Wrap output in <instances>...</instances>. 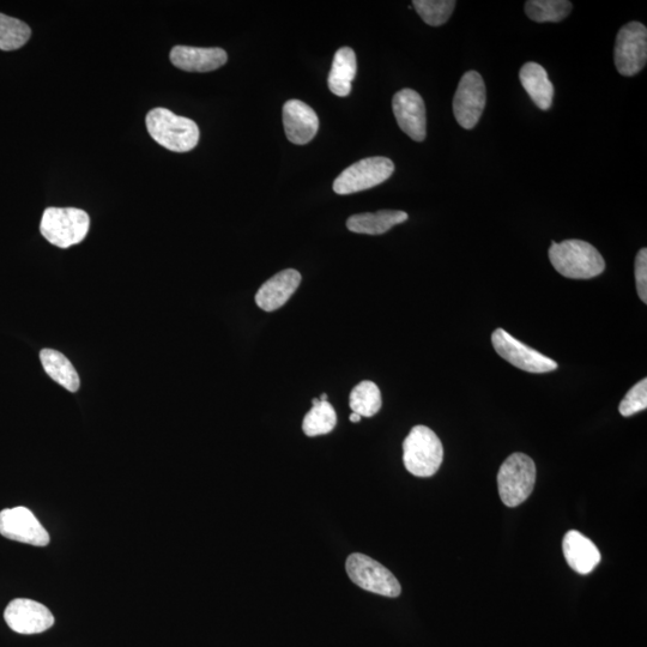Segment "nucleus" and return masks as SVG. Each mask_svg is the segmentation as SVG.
I'll use <instances>...</instances> for the list:
<instances>
[{
  "label": "nucleus",
  "mask_w": 647,
  "mask_h": 647,
  "mask_svg": "<svg viewBox=\"0 0 647 647\" xmlns=\"http://www.w3.org/2000/svg\"><path fill=\"white\" fill-rule=\"evenodd\" d=\"M549 259L560 275L573 280H590L606 270L601 253L583 240H565L560 244L553 241Z\"/></svg>",
  "instance_id": "f257e3e1"
},
{
  "label": "nucleus",
  "mask_w": 647,
  "mask_h": 647,
  "mask_svg": "<svg viewBox=\"0 0 647 647\" xmlns=\"http://www.w3.org/2000/svg\"><path fill=\"white\" fill-rule=\"evenodd\" d=\"M145 122L149 135L163 148L174 153H187L197 147L201 133L198 125L189 118L179 117L166 108H154Z\"/></svg>",
  "instance_id": "f03ea898"
},
{
  "label": "nucleus",
  "mask_w": 647,
  "mask_h": 647,
  "mask_svg": "<svg viewBox=\"0 0 647 647\" xmlns=\"http://www.w3.org/2000/svg\"><path fill=\"white\" fill-rule=\"evenodd\" d=\"M444 461V447L437 434L426 426L411 429L403 443V462L411 475L431 477Z\"/></svg>",
  "instance_id": "7ed1b4c3"
},
{
  "label": "nucleus",
  "mask_w": 647,
  "mask_h": 647,
  "mask_svg": "<svg viewBox=\"0 0 647 647\" xmlns=\"http://www.w3.org/2000/svg\"><path fill=\"white\" fill-rule=\"evenodd\" d=\"M90 228L86 211L76 208H48L42 215L40 231L44 238L60 249L82 243Z\"/></svg>",
  "instance_id": "20e7f679"
},
{
  "label": "nucleus",
  "mask_w": 647,
  "mask_h": 647,
  "mask_svg": "<svg viewBox=\"0 0 647 647\" xmlns=\"http://www.w3.org/2000/svg\"><path fill=\"white\" fill-rule=\"evenodd\" d=\"M536 483V465L524 453H513L498 473L499 495L507 507H517L528 500Z\"/></svg>",
  "instance_id": "39448f33"
},
{
  "label": "nucleus",
  "mask_w": 647,
  "mask_h": 647,
  "mask_svg": "<svg viewBox=\"0 0 647 647\" xmlns=\"http://www.w3.org/2000/svg\"><path fill=\"white\" fill-rule=\"evenodd\" d=\"M346 570L352 582L372 594L395 598L402 594L401 584L388 568L365 554L349 555Z\"/></svg>",
  "instance_id": "423d86ee"
},
{
  "label": "nucleus",
  "mask_w": 647,
  "mask_h": 647,
  "mask_svg": "<svg viewBox=\"0 0 647 647\" xmlns=\"http://www.w3.org/2000/svg\"><path fill=\"white\" fill-rule=\"evenodd\" d=\"M393 172L395 165L388 157H367L340 174L335 180L334 191L344 196L370 190L391 178Z\"/></svg>",
  "instance_id": "0eeeda50"
},
{
  "label": "nucleus",
  "mask_w": 647,
  "mask_h": 647,
  "mask_svg": "<svg viewBox=\"0 0 647 647\" xmlns=\"http://www.w3.org/2000/svg\"><path fill=\"white\" fill-rule=\"evenodd\" d=\"M614 60L619 74L632 77L645 68L647 62V29L643 23L630 22L616 36Z\"/></svg>",
  "instance_id": "6e6552de"
},
{
  "label": "nucleus",
  "mask_w": 647,
  "mask_h": 647,
  "mask_svg": "<svg viewBox=\"0 0 647 647\" xmlns=\"http://www.w3.org/2000/svg\"><path fill=\"white\" fill-rule=\"evenodd\" d=\"M486 104L487 90L482 76L476 71L465 72L453 98V114L457 123L465 130L474 129Z\"/></svg>",
  "instance_id": "1a4fd4ad"
},
{
  "label": "nucleus",
  "mask_w": 647,
  "mask_h": 647,
  "mask_svg": "<svg viewBox=\"0 0 647 647\" xmlns=\"http://www.w3.org/2000/svg\"><path fill=\"white\" fill-rule=\"evenodd\" d=\"M492 343L495 352L519 370L529 373H549L558 368V364L537 350L525 346L504 329L493 332Z\"/></svg>",
  "instance_id": "9d476101"
},
{
  "label": "nucleus",
  "mask_w": 647,
  "mask_h": 647,
  "mask_svg": "<svg viewBox=\"0 0 647 647\" xmlns=\"http://www.w3.org/2000/svg\"><path fill=\"white\" fill-rule=\"evenodd\" d=\"M0 535L11 541L46 547L50 535L27 507L18 506L0 512Z\"/></svg>",
  "instance_id": "9b49d317"
},
{
  "label": "nucleus",
  "mask_w": 647,
  "mask_h": 647,
  "mask_svg": "<svg viewBox=\"0 0 647 647\" xmlns=\"http://www.w3.org/2000/svg\"><path fill=\"white\" fill-rule=\"evenodd\" d=\"M6 624L20 634H39L50 630L54 616L50 609L28 598H16L4 612Z\"/></svg>",
  "instance_id": "f8f14e48"
},
{
  "label": "nucleus",
  "mask_w": 647,
  "mask_h": 647,
  "mask_svg": "<svg viewBox=\"0 0 647 647\" xmlns=\"http://www.w3.org/2000/svg\"><path fill=\"white\" fill-rule=\"evenodd\" d=\"M392 108L399 128L415 142L425 141L426 106L421 95L413 89H403L393 96Z\"/></svg>",
  "instance_id": "ddd939ff"
},
{
  "label": "nucleus",
  "mask_w": 647,
  "mask_h": 647,
  "mask_svg": "<svg viewBox=\"0 0 647 647\" xmlns=\"http://www.w3.org/2000/svg\"><path fill=\"white\" fill-rule=\"evenodd\" d=\"M284 131L290 142L310 143L319 130V119L313 108L300 100H289L283 106Z\"/></svg>",
  "instance_id": "4468645a"
},
{
  "label": "nucleus",
  "mask_w": 647,
  "mask_h": 647,
  "mask_svg": "<svg viewBox=\"0 0 647 647\" xmlns=\"http://www.w3.org/2000/svg\"><path fill=\"white\" fill-rule=\"evenodd\" d=\"M301 275L299 271L287 269L278 272L259 288L256 302L265 312H274L287 304L295 290L299 288Z\"/></svg>",
  "instance_id": "2eb2a0df"
},
{
  "label": "nucleus",
  "mask_w": 647,
  "mask_h": 647,
  "mask_svg": "<svg viewBox=\"0 0 647 647\" xmlns=\"http://www.w3.org/2000/svg\"><path fill=\"white\" fill-rule=\"evenodd\" d=\"M227 60V53L222 48L175 46L171 52V62L175 68L187 72L215 71Z\"/></svg>",
  "instance_id": "dca6fc26"
},
{
  "label": "nucleus",
  "mask_w": 647,
  "mask_h": 647,
  "mask_svg": "<svg viewBox=\"0 0 647 647\" xmlns=\"http://www.w3.org/2000/svg\"><path fill=\"white\" fill-rule=\"evenodd\" d=\"M567 564L579 574H589L601 562L600 550L577 530L568 531L562 542Z\"/></svg>",
  "instance_id": "f3484780"
},
{
  "label": "nucleus",
  "mask_w": 647,
  "mask_h": 647,
  "mask_svg": "<svg viewBox=\"0 0 647 647\" xmlns=\"http://www.w3.org/2000/svg\"><path fill=\"white\" fill-rule=\"evenodd\" d=\"M519 78L534 104L540 110L548 111L553 105L554 86L549 80L546 69L537 63H526L520 69Z\"/></svg>",
  "instance_id": "a211bd4d"
},
{
  "label": "nucleus",
  "mask_w": 647,
  "mask_h": 647,
  "mask_svg": "<svg viewBox=\"0 0 647 647\" xmlns=\"http://www.w3.org/2000/svg\"><path fill=\"white\" fill-rule=\"evenodd\" d=\"M408 214L399 210H380L350 216L347 227L350 232L367 235H382L391 228L408 220Z\"/></svg>",
  "instance_id": "6ab92c4d"
},
{
  "label": "nucleus",
  "mask_w": 647,
  "mask_h": 647,
  "mask_svg": "<svg viewBox=\"0 0 647 647\" xmlns=\"http://www.w3.org/2000/svg\"><path fill=\"white\" fill-rule=\"evenodd\" d=\"M358 71L355 52L350 47H342L335 54L328 78L332 94L346 98L352 92V84Z\"/></svg>",
  "instance_id": "aec40b11"
},
{
  "label": "nucleus",
  "mask_w": 647,
  "mask_h": 647,
  "mask_svg": "<svg viewBox=\"0 0 647 647\" xmlns=\"http://www.w3.org/2000/svg\"><path fill=\"white\" fill-rule=\"evenodd\" d=\"M40 360L42 367L54 382L70 392H77L80 389V377L65 355L57 350L44 349L41 350Z\"/></svg>",
  "instance_id": "412c9836"
},
{
  "label": "nucleus",
  "mask_w": 647,
  "mask_h": 647,
  "mask_svg": "<svg viewBox=\"0 0 647 647\" xmlns=\"http://www.w3.org/2000/svg\"><path fill=\"white\" fill-rule=\"evenodd\" d=\"M382 393L373 382H362L356 385L349 397V407L361 417H372L382 409Z\"/></svg>",
  "instance_id": "4be33fe9"
},
{
  "label": "nucleus",
  "mask_w": 647,
  "mask_h": 647,
  "mask_svg": "<svg viewBox=\"0 0 647 647\" xmlns=\"http://www.w3.org/2000/svg\"><path fill=\"white\" fill-rule=\"evenodd\" d=\"M572 9L573 4L568 0H529L525 3V14L538 23L561 22Z\"/></svg>",
  "instance_id": "5701e85b"
},
{
  "label": "nucleus",
  "mask_w": 647,
  "mask_h": 647,
  "mask_svg": "<svg viewBox=\"0 0 647 647\" xmlns=\"http://www.w3.org/2000/svg\"><path fill=\"white\" fill-rule=\"evenodd\" d=\"M337 415L334 407L328 402H320L308 411L302 422V429L307 437L329 434L334 431Z\"/></svg>",
  "instance_id": "b1692460"
},
{
  "label": "nucleus",
  "mask_w": 647,
  "mask_h": 647,
  "mask_svg": "<svg viewBox=\"0 0 647 647\" xmlns=\"http://www.w3.org/2000/svg\"><path fill=\"white\" fill-rule=\"evenodd\" d=\"M32 35L28 24L0 14V50L15 51L27 44Z\"/></svg>",
  "instance_id": "393cba45"
},
{
  "label": "nucleus",
  "mask_w": 647,
  "mask_h": 647,
  "mask_svg": "<svg viewBox=\"0 0 647 647\" xmlns=\"http://www.w3.org/2000/svg\"><path fill=\"white\" fill-rule=\"evenodd\" d=\"M414 8L429 26L440 27L450 20L457 2L455 0H414Z\"/></svg>",
  "instance_id": "a878e982"
},
{
  "label": "nucleus",
  "mask_w": 647,
  "mask_h": 647,
  "mask_svg": "<svg viewBox=\"0 0 647 647\" xmlns=\"http://www.w3.org/2000/svg\"><path fill=\"white\" fill-rule=\"evenodd\" d=\"M647 408V379L644 378L633 386L627 392V395L622 399L619 407L620 414L625 417H630L634 414L640 413Z\"/></svg>",
  "instance_id": "bb28decb"
},
{
  "label": "nucleus",
  "mask_w": 647,
  "mask_h": 647,
  "mask_svg": "<svg viewBox=\"0 0 647 647\" xmlns=\"http://www.w3.org/2000/svg\"><path fill=\"white\" fill-rule=\"evenodd\" d=\"M634 274H636L637 290L640 300L646 304L647 302V250L643 249L638 252L636 258V266H634Z\"/></svg>",
  "instance_id": "cd10ccee"
},
{
  "label": "nucleus",
  "mask_w": 647,
  "mask_h": 647,
  "mask_svg": "<svg viewBox=\"0 0 647 647\" xmlns=\"http://www.w3.org/2000/svg\"><path fill=\"white\" fill-rule=\"evenodd\" d=\"M361 419H362V417L360 415H358V414H355V413H353L352 415L349 416V420L354 422V423L360 422Z\"/></svg>",
  "instance_id": "c85d7f7f"
},
{
  "label": "nucleus",
  "mask_w": 647,
  "mask_h": 647,
  "mask_svg": "<svg viewBox=\"0 0 647 647\" xmlns=\"http://www.w3.org/2000/svg\"><path fill=\"white\" fill-rule=\"evenodd\" d=\"M319 399H320V402L328 401V395H326V393H322Z\"/></svg>",
  "instance_id": "c756f323"
},
{
  "label": "nucleus",
  "mask_w": 647,
  "mask_h": 647,
  "mask_svg": "<svg viewBox=\"0 0 647 647\" xmlns=\"http://www.w3.org/2000/svg\"><path fill=\"white\" fill-rule=\"evenodd\" d=\"M319 403H320V399H319V398H314V399H312L313 407H314V405H318Z\"/></svg>",
  "instance_id": "7c9ffc66"
}]
</instances>
